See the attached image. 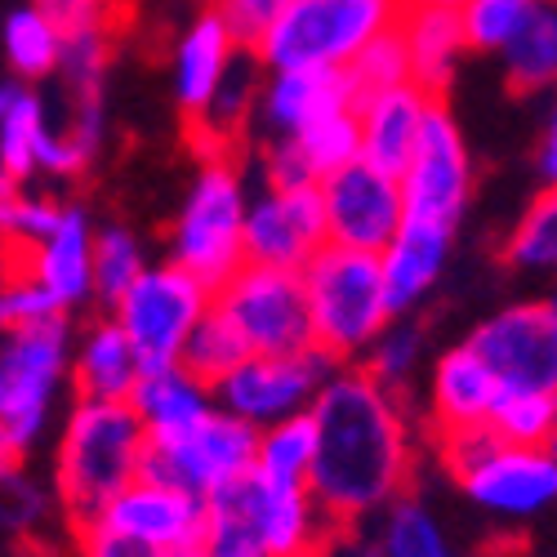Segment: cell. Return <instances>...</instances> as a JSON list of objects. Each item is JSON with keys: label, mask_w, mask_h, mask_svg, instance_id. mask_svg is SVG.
Wrapping results in <instances>:
<instances>
[{"label": "cell", "mask_w": 557, "mask_h": 557, "mask_svg": "<svg viewBox=\"0 0 557 557\" xmlns=\"http://www.w3.org/2000/svg\"><path fill=\"white\" fill-rule=\"evenodd\" d=\"M201 553L206 557H268L250 513L242 508V499H237V491H232V486H223L219 495L206 499Z\"/></svg>", "instance_id": "obj_36"}, {"label": "cell", "mask_w": 557, "mask_h": 557, "mask_svg": "<svg viewBox=\"0 0 557 557\" xmlns=\"http://www.w3.org/2000/svg\"><path fill=\"white\" fill-rule=\"evenodd\" d=\"M214 304L237 321L250 352L259 357H290V352L317 348L304 272L246 263L237 276H227L214 290Z\"/></svg>", "instance_id": "obj_8"}, {"label": "cell", "mask_w": 557, "mask_h": 557, "mask_svg": "<svg viewBox=\"0 0 557 557\" xmlns=\"http://www.w3.org/2000/svg\"><path fill=\"white\" fill-rule=\"evenodd\" d=\"M548 455H553V459H557V437H553V442H548Z\"/></svg>", "instance_id": "obj_51"}, {"label": "cell", "mask_w": 557, "mask_h": 557, "mask_svg": "<svg viewBox=\"0 0 557 557\" xmlns=\"http://www.w3.org/2000/svg\"><path fill=\"white\" fill-rule=\"evenodd\" d=\"M165 557H206V553H201V544H193V548H170Z\"/></svg>", "instance_id": "obj_48"}, {"label": "cell", "mask_w": 557, "mask_h": 557, "mask_svg": "<svg viewBox=\"0 0 557 557\" xmlns=\"http://www.w3.org/2000/svg\"><path fill=\"white\" fill-rule=\"evenodd\" d=\"M54 317H67L59 295L50 286H40L32 272L5 268V290H0V321H5V331L10 326H36V321H54Z\"/></svg>", "instance_id": "obj_42"}, {"label": "cell", "mask_w": 557, "mask_h": 557, "mask_svg": "<svg viewBox=\"0 0 557 557\" xmlns=\"http://www.w3.org/2000/svg\"><path fill=\"white\" fill-rule=\"evenodd\" d=\"M32 5H40L45 14H50L63 27V36L81 32V27L121 32V23H125V0H32Z\"/></svg>", "instance_id": "obj_44"}, {"label": "cell", "mask_w": 557, "mask_h": 557, "mask_svg": "<svg viewBox=\"0 0 557 557\" xmlns=\"http://www.w3.org/2000/svg\"><path fill=\"white\" fill-rule=\"evenodd\" d=\"M504 388H553L557 393V326L548 304H513L495 312L469 339Z\"/></svg>", "instance_id": "obj_14"}, {"label": "cell", "mask_w": 557, "mask_h": 557, "mask_svg": "<svg viewBox=\"0 0 557 557\" xmlns=\"http://www.w3.org/2000/svg\"><path fill=\"white\" fill-rule=\"evenodd\" d=\"M76 557H165V553L112 531L108 522H85L76 527Z\"/></svg>", "instance_id": "obj_45"}, {"label": "cell", "mask_w": 557, "mask_h": 557, "mask_svg": "<svg viewBox=\"0 0 557 557\" xmlns=\"http://www.w3.org/2000/svg\"><path fill=\"white\" fill-rule=\"evenodd\" d=\"M401 36H406V50H410V76H414V85H424L429 95L442 99V89L455 76L459 54L469 50V36H463L459 10L410 0V10L401 18Z\"/></svg>", "instance_id": "obj_24"}, {"label": "cell", "mask_w": 557, "mask_h": 557, "mask_svg": "<svg viewBox=\"0 0 557 557\" xmlns=\"http://www.w3.org/2000/svg\"><path fill=\"white\" fill-rule=\"evenodd\" d=\"M433 108H437V95H429V89L414 85V81L366 99L357 108L361 112V138H366V161L384 174L401 178L414 148H420V134H424Z\"/></svg>", "instance_id": "obj_21"}, {"label": "cell", "mask_w": 557, "mask_h": 557, "mask_svg": "<svg viewBox=\"0 0 557 557\" xmlns=\"http://www.w3.org/2000/svg\"><path fill=\"white\" fill-rule=\"evenodd\" d=\"M321 197H326L331 242L348 250L384 255L406 223L401 178L375 170L370 161H357L331 178H321Z\"/></svg>", "instance_id": "obj_13"}, {"label": "cell", "mask_w": 557, "mask_h": 557, "mask_svg": "<svg viewBox=\"0 0 557 557\" xmlns=\"http://www.w3.org/2000/svg\"><path fill=\"white\" fill-rule=\"evenodd\" d=\"M544 0H463L459 18H463V36H469V50H508L513 36L535 18V10Z\"/></svg>", "instance_id": "obj_37"}, {"label": "cell", "mask_w": 557, "mask_h": 557, "mask_svg": "<svg viewBox=\"0 0 557 557\" xmlns=\"http://www.w3.org/2000/svg\"><path fill=\"white\" fill-rule=\"evenodd\" d=\"M361 108L357 81L348 67H299L276 72L259 95V121L272 138H295L321 116Z\"/></svg>", "instance_id": "obj_18"}, {"label": "cell", "mask_w": 557, "mask_h": 557, "mask_svg": "<svg viewBox=\"0 0 557 557\" xmlns=\"http://www.w3.org/2000/svg\"><path fill=\"white\" fill-rule=\"evenodd\" d=\"M348 72H352V81H357L361 103L375 99V95H384V89H397V85L414 81V76H410V50H406L401 27L384 32L380 40H370Z\"/></svg>", "instance_id": "obj_40"}, {"label": "cell", "mask_w": 557, "mask_h": 557, "mask_svg": "<svg viewBox=\"0 0 557 557\" xmlns=\"http://www.w3.org/2000/svg\"><path fill=\"white\" fill-rule=\"evenodd\" d=\"M548 317H553V326H557V290L548 295Z\"/></svg>", "instance_id": "obj_50"}, {"label": "cell", "mask_w": 557, "mask_h": 557, "mask_svg": "<svg viewBox=\"0 0 557 557\" xmlns=\"http://www.w3.org/2000/svg\"><path fill=\"white\" fill-rule=\"evenodd\" d=\"M63 27L40 5H23L5 18V59L23 81L54 76L63 67Z\"/></svg>", "instance_id": "obj_29"}, {"label": "cell", "mask_w": 557, "mask_h": 557, "mask_svg": "<svg viewBox=\"0 0 557 557\" xmlns=\"http://www.w3.org/2000/svg\"><path fill=\"white\" fill-rule=\"evenodd\" d=\"M406 10L410 0H290L255 45V59L268 72L352 67L370 40L401 27Z\"/></svg>", "instance_id": "obj_3"}, {"label": "cell", "mask_w": 557, "mask_h": 557, "mask_svg": "<svg viewBox=\"0 0 557 557\" xmlns=\"http://www.w3.org/2000/svg\"><path fill=\"white\" fill-rule=\"evenodd\" d=\"M210 304H214V290L197 272H188L183 263L170 259L165 268H148L121 295L116 321L134 339L144 366L165 370V366H178L183 344H188V335L197 331V321L210 312Z\"/></svg>", "instance_id": "obj_9"}, {"label": "cell", "mask_w": 557, "mask_h": 557, "mask_svg": "<svg viewBox=\"0 0 557 557\" xmlns=\"http://www.w3.org/2000/svg\"><path fill=\"white\" fill-rule=\"evenodd\" d=\"M504 259L527 272H557V183L527 206L504 246Z\"/></svg>", "instance_id": "obj_35"}, {"label": "cell", "mask_w": 557, "mask_h": 557, "mask_svg": "<svg viewBox=\"0 0 557 557\" xmlns=\"http://www.w3.org/2000/svg\"><path fill=\"white\" fill-rule=\"evenodd\" d=\"M259 469V429L227 406H214L206 420L178 437H152L144 478L188 491L197 499L219 495L223 486L242 482L246 473Z\"/></svg>", "instance_id": "obj_7"}, {"label": "cell", "mask_w": 557, "mask_h": 557, "mask_svg": "<svg viewBox=\"0 0 557 557\" xmlns=\"http://www.w3.org/2000/svg\"><path fill=\"white\" fill-rule=\"evenodd\" d=\"M317 463V420L312 410L290 414V420L259 429V469L282 482H308Z\"/></svg>", "instance_id": "obj_33"}, {"label": "cell", "mask_w": 557, "mask_h": 557, "mask_svg": "<svg viewBox=\"0 0 557 557\" xmlns=\"http://www.w3.org/2000/svg\"><path fill=\"white\" fill-rule=\"evenodd\" d=\"M463 495L491 518L504 522H527L557 504V459L548 446H508L499 442L478 469L459 478Z\"/></svg>", "instance_id": "obj_15"}, {"label": "cell", "mask_w": 557, "mask_h": 557, "mask_svg": "<svg viewBox=\"0 0 557 557\" xmlns=\"http://www.w3.org/2000/svg\"><path fill=\"white\" fill-rule=\"evenodd\" d=\"M420 348H424V335H420V326H410V321H393V326L370 344V352H366V366L361 370H370L384 388H401L406 380H410V370H414V361H420Z\"/></svg>", "instance_id": "obj_41"}, {"label": "cell", "mask_w": 557, "mask_h": 557, "mask_svg": "<svg viewBox=\"0 0 557 557\" xmlns=\"http://www.w3.org/2000/svg\"><path fill=\"white\" fill-rule=\"evenodd\" d=\"M214 406H219V393L210 384H201L193 370H183V366L148 370L144 384H138V393H134V410H138V420L148 424V437L188 433Z\"/></svg>", "instance_id": "obj_26"}, {"label": "cell", "mask_w": 557, "mask_h": 557, "mask_svg": "<svg viewBox=\"0 0 557 557\" xmlns=\"http://www.w3.org/2000/svg\"><path fill=\"white\" fill-rule=\"evenodd\" d=\"M401 193H406V219L433 223V227H446V232H455L463 210H469L473 161H469L463 134H459V125H455V116L442 99L429 112L420 148H414V157L401 174Z\"/></svg>", "instance_id": "obj_11"}, {"label": "cell", "mask_w": 557, "mask_h": 557, "mask_svg": "<svg viewBox=\"0 0 557 557\" xmlns=\"http://www.w3.org/2000/svg\"><path fill=\"white\" fill-rule=\"evenodd\" d=\"M380 544H384V557H455L442 522L410 495H401L384 513Z\"/></svg>", "instance_id": "obj_34"}, {"label": "cell", "mask_w": 557, "mask_h": 557, "mask_svg": "<svg viewBox=\"0 0 557 557\" xmlns=\"http://www.w3.org/2000/svg\"><path fill=\"white\" fill-rule=\"evenodd\" d=\"M148 366L138 357L134 339L125 335V326L112 321H95L72 357V384L76 397H95V401H134L138 384H144Z\"/></svg>", "instance_id": "obj_23"}, {"label": "cell", "mask_w": 557, "mask_h": 557, "mask_svg": "<svg viewBox=\"0 0 557 557\" xmlns=\"http://www.w3.org/2000/svg\"><path fill=\"white\" fill-rule=\"evenodd\" d=\"M148 442V424L138 420L134 401H72L54 450V486L72 527L99 522L108 504L144 478Z\"/></svg>", "instance_id": "obj_2"}, {"label": "cell", "mask_w": 557, "mask_h": 557, "mask_svg": "<svg viewBox=\"0 0 557 557\" xmlns=\"http://www.w3.org/2000/svg\"><path fill=\"white\" fill-rule=\"evenodd\" d=\"M72 326L67 317L10 326L0 344V455L5 473H18L23 455L50 424L54 393L72 375Z\"/></svg>", "instance_id": "obj_5"}, {"label": "cell", "mask_w": 557, "mask_h": 557, "mask_svg": "<svg viewBox=\"0 0 557 557\" xmlns=\"http://www.w3.org/2000/svg\"><path fill=\"white\" fill-rule=\"evenodd\" d=\"M246 178L232 157H206L183 214L174 223V263L197 272L210 290H219L227 276H237L246 259Z\"/></svg>", "instance_id": "obj_6"}, {"label": "cell", "mask_w": 557, "mask_h": 557, "mask_svg": "<svg viewBox=\"0 0 557 557\" xmlns=\"http://www.w3.org/2000/svg\"><path fill=\"white\" fill-rule=\"evenodd\" d=\"M45 134H50V116H45V99L32 89V81H5V89H0V165H5V183H23L40 170L36 152Z\"/></svg>", "instance_id": "obj_27"}, {"label": "cell", "mask_w": 557, "mask_h": 557, "mask_svg": "<svg viewBox=\"0 0 557 557\" xmlns=\"http://www.w3.org/2000/svg\"><path fill=\"white\" fill-rule=\"evenodd\" d=\"M214 10L232 27L242 50H255L263 40V32L290 10V0H214Z\"/></svg>", "instance_id": "obj_43"}, {"label": "cell", "mask_w": 557, "mask_h": 557, "mask_svg": "<svg viewBox=\"0 0 557 557\" xmlns=\"http://www.w3.org/2000/svg\"><path fill=\"white\" fill-rule=\"evenodd\" d=\"M491 429L508 446H548L557 437V393L553 388H504Z\"/></svg>", "instance_id": "obj_32"}, {"label": "cell", "mask_w": 557, "mask_h": 557, "mask_svg": "<svg viewBox=\"0 0 557 557\" xmlns=\"http://www.w3.org/2000/svg\"><path fill=\"white\" fill-rule=\"evenodd\" d=\"M317 420V463L312 499L335 527L380 518L406 495L414 469L410 424L397 393L370 370H335L312 401Z\"/></svg>", "instance_id": "obj_1"}, {"label": "cell", "mask_w": 557, "mask_h": 557, "mask_svg": "<svg viewBox=\"0 0 557 557\" xmlns=\"http://www.w3.org/2000/svg\"><path fill=\"white\" fill-rule=\"evenodd\" d=\"M504 384L495 380V370L482 361V352L473 344L450 348L437 370H433V388H429V410H433V429L450 433V429H473V424H491V414L499 406Z\"/></svg>", "instance_id": "obj_22"}, {"label": "cell", "mask_w": 557, "mask_h": 557, "mask_svg": "<svg viewBox=\"0 0 557 557\" xmlns=\"http://www.w3.org/2000/svg\"><path fill=\"white\" fill-rule=\"evenodd\" d=\"M535 170H540V178H544V188H553V183H557V108H553V116H548V125H544L540 148H535Z\"/></svg>", "instance_id": "obj_47"}, {"label": "cell", "mask_w": 557, "mask_h": 557, "mask_svg": "<svg viewBox=\"0 0 557 557\" xmlns=\"http://www.w3.org/2000/svg\"><path fill=\"white\" fill-rule=\"evenodd\" d=\"M424 5H450V10H459L463 0H424Z\"/></svg>", "instance_id": "obj_49"}, {"label": "cell", "mask_w": 557, "mask_h": 557, "mask_svg": "<svg viewBox=\"0 0 557 557\" xmlns=\"http://www.w3.org/2000/svg\"><path fill=\"white\" fill-rule=\"evenodd\" d=\"M99 522H108L112 531H121L129 540H144L161 553L193 548V544H201V531H206V499L138 478L129 491H121L108 504V513Z\"/></svg>", "instance_id": "obj_17"}, {"label": "cell", "mask_w": 557, "mask_h": 557, "mask_svg": "<svg viewBox=\"0 0 557 557\" xmlns=\"http://www.w3.org/2000/svg\"><path fill=\"white\" fill-rule=\"evenodd\" d=\"M339 370V361L321 348L308 352H290V357H246L232 375L214 388L219 406H227L232 414H242L255 429H272L290 420V414L312 410L317 393L331 384V375Z\"/></svg>", "instance_id": "obj_10"}, {"label": "cell", "mask_w": 557, "mask_h": 557, "mask_svg": "<svg viewBox=\"0 0 557 557\" xmlns=\"http://www.w3.org/2000/svg\"><path fill=\"white\" fill-rule=\"evenodd\" d=\"M446 246H450V232L433 227V223H414L406 219L401 232L393 237V246L380 255L384 259V286L393 299V312L406 317L414 304H420L446 268Z\"/></svg>", "instance_id": "obj_25"}, {"label": "cell", "mask_w": 557, "mask_h": 557, "mask_svg": "<svg viewBox=\"0 0 557 557\" xmlns=\"http://www.w3.org/2000/svg\"><path fill=\"white\" fill-rule=\"evenodd\" d=\"M246 357H255V352H250L246 335L237 331V321H232L219 304H210V312L197 321V331L188 335V344H183L178 366H183V370H193L201 384L219 388Z\"/></svg>", "instance_id": "obj_28"}, {"label": "cell", "mask_w": 557, "mask_h": 557, "mask_svg": "<svg viewBox=\"0 0 557 557\" xmlns=\"http://www.w3.org/2000/svg\"><path fill=\"white\" fill-rule=\"evenodd\" d=\"M237 36L219 18V10H206L178 40L174 54V103L188 116V125H201L214 95L223 89L232 63H237Z\"/></svg>", "instance_id": "obj_19"}, {"label": "cell", "mask_w": 557, "mask_h": 557, "mask_svg": "<svg viewBox=\"0 0 557 557\" xmlns=\"http://www.w3.org/2000/svg\"><path fill=\"white\" fill-rule=\"evenodd\" d=\"M304 290H308V308H312L317 348L331 352L335 361L366 357L370 344L397 321L380 255L348 250V246L331 242L304 268Z\"/></svg>", "instance_id": "obj_4"}, {"label": "cell", "mask_w": 557, "mask_h": 557, "mask_svg": "<svg viewBox=\"0 0 557 557\" xmlns=\"http://www.w3.org/2000/svg\"><path fill=\"white\" fill-rule=\"evenodd\" d=\"M295 144L312 170V178H331L357 161H366V138H361V112H335L321 116L317 125H308L304 134H295Z\"/></svg>", "instance_id": "obj_31"}, {"label": "cell", "mask_w": 557, "mask_h": 557, "mask_svg": "<svg viewBox=\"0 0 557 557\" xmlns=\"http://www.w3.org/2000/svg\"><path fill=\"white\" fill-rule=\"evenodd\" d=\"M67 206L36 197V193H18V183H5V197H0V223H5V237L18 250H32L40 242H50L59 223H63Z\"/></svg>", "instance_id": "obj_39"}, {"label": "cell", "mask_w": 557, "mask_h": 557, "mask_svg": "<svg viewBox=\"0 0 557 557\" xmlns=\"http://www.w3.org/2000/svg\"><path fill=\"white\" fill-rule=\"evenodd\" d=\"M331 246L326 197L321 183L308 188H263L246 214V259L268 268L304 272L321 250Z\"/></svg>", "instance_id": "obj_12"}, {"label": "cell", "mask_w": 557, "mask_h": 557, "mask_svg": "<svg viewBox=\"0 0 557 557\" xmlns=\"http://www.w3.org/2000/svg\"><path fill=\"white\" fill-rule=\"evenodd\" d=\"M317 557H384V544L380 535H366L361 522H352V527H331Z\"/></svg>", "instance_id": "obj_46"}, {"label": "cell", "mask_w": 557, "mask_h": 557, "mask_svg": "<svg viewBox=\"0 0 557 557\" xmlns=\"http://www.w3.org/2000/svg\"><path fill=\"white\" fill-rule=\"evenodd\" d=\"M95 242H99V232L89 227L85 210L67 206V214H63L54 237L32 246V250L10 246L5 268L32 272L40 286H50L59 295L63 308H76L81 299L95 295Z\"/></svg>", "instance_id": "obj_20"}, {"label": "cell", "mask_w": 557, "mask_h": 557, "mask_svg": "<svg viewBox=\"0 0 557 557\" xmlns=\"http://www.w3.org/2000/svg\"><path fill=\"white\" fill-rule=\"evenodd\" d=\"M242 508L250 513L268 557H317L321 540L331 535V518L321 513V504L312 499L308 482H282L268 478L263 469L246 473L242 482H232Z\"/></svg>", "instance_id": "obj_16"}, {"label": "cell", "mask_w": 557, "mask_h": 557, "mask_svg": "<svg viewBox=\"0 0 557 557\" xmlns=\"http://www.w3.org/2000/svg\"><path fill=\"white\" fill-rule=\"evenodd\" d=\"M144 272H148V263H144V246H138L134 232H125V227H116V223L103 227L99 242H95V295L116 308L121 295H125Z\"/></svg>", "instance_id": "obj_38"}, {"label": "cell", "mask_w": 557, "mask_h": 557, "mask_svg": "<svg viewBox=\"0 0 557 557\" xmlns=\"http://www.w3.org/2000/svg\"><path fill=\"white\" fill-rule=\"evenodd\" d=\"M504 72L518 95H535V89L557 85V5L553 0H544L535 18L504 50Z\"/></svg>", "instance_id": "obj_30"}]
</instances>
